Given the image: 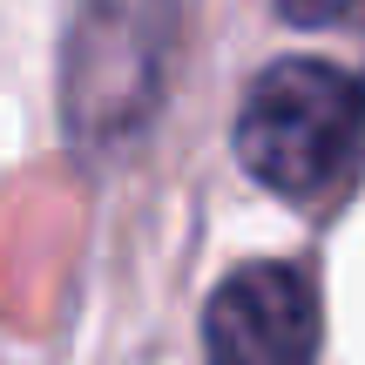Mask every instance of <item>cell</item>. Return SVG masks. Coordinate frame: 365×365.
Segmentation results:
<instances>
[{
    "instance_id": "7a4b0ae2",
    "label": "cell",
    "mask_w": 365,
    "mask_h": 365,
    "mask_svg": "<svg viewBox=\"0 0 365 365\" xmlns=\"http://www.w3.org/2000/svg\"><path fill=\"white\" fill-rule=\"evenodd\" d=\"M318 284L298 264H244L203 304L210 365H318Z\"/></svg>"
},
{
    "instance_id": "3957f363",
    "label": "cell",
    "mask_w": 365,
    "mask_h": 365,
    "mask_svg": "<svg viewBox=\"0 0 365 365\" xmlns=\"http://www.w3.org/2000/svg\"><path fill=\"white\" fill-rule=\"evenodd\" d=\"M352 7L359 0H277V14H284L291 27H339Z\"/></svg>"
},
{
    "instance_id": "6da1fadb",
    "label": "cell",
    "mask_w": 365,
    "mask_h": 365,
    "mask_svg": "<svg viewBox=\"0 0 365 365\" xmlns=\"http://www.w3.org/2000/svg\"><path fill=\"white\" fill-rule=\"evenodd\" d=\"M365 135V81L318 54H284L244 88L237 156L277 196H325Z\"/></svg>"
}]
</instances>
